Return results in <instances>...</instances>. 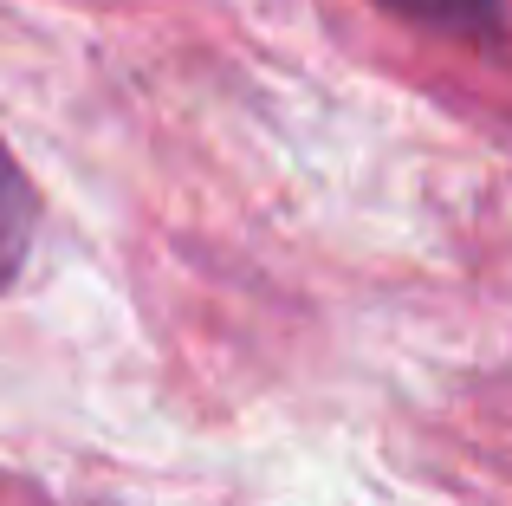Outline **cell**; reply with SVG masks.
Segmentation results:
<instances>
[{
  "label": "cell",
  "mask_w": 512,
  "mask_h": 506,
  "mask_svg": "<svg viewBox=\"0 0 512 506\" xmlns=\"http://www.w3.org/2000/svg\"><path fill=\"white\" fill-rule=\"evenodd\" d=\"M396 20H415L428 33H454V39H500L506 33V7L500 0H376Z\"/></svg>",
  "instance_id": "obj_2"
},
{
  "label": "cell",
  "mask_w": 512,
  "mask_h": 506,
  "mask_svg": "<svg viewBox=\"0 0 512 506\" xmlns=\"http://www.w3.org/2000/svg\"><path fill=\"white\" fill-rule=\"evenodd\" d=\"M39 234V189L20 169V156L0 143V292L26 273V253H33Z\"/></svg>",
  "instance_id": "obj_1"
}]
</instances>
